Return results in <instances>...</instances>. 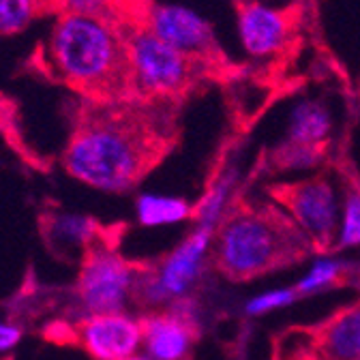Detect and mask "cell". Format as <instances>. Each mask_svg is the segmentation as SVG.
I'll list each match as a JSON object with an SVG mask.
<instances>
[{
    "mask_svg": "<svg viewBox=\"0 0 360 360\" xmlns=\"http://www.w3.org/2000/svg\"><path fill=\"white\" fill-rule=\"evenodd\" d=\"M172 138V129L131 112L88 116L73 131L63 165L69 176L88 187L122 193L165 157Z\"/></svg>",
    "mask_w": 360,
    "mask_h": 360,
    "instance_id": "6da1fadb",
    "label": "cell"
},
{
    "mask_svg": "<svg viewBox=\"0 0 360 360\" xmlns=\"http://www.w3.org/2000/svg\"><path fill=\"white\" fill-rule=\"evenodd\" d=\"M313 253L309 238L277 206L240 200L214 230L212 264L230 281H253L296 266Z\"/></svg>",
    "mask_w": 360,
    "mask_h": 360,
    "instance_id": "7a4b0ae2",
    "label": "cell"
},
{
    "mask_svg": "<svg viewBox=\"0 0 360 360\" xmlns=\"http://www.w3.org/2000/svg\"><path fill=\"white\" fill-rule=\"evenodd\" d=\"M43 52L52 75L88 95H118L129 86L127 41L114 22L63 13Z\"/></svg>",
    "mask_w": 360,
    "mask_h": 360,
    "instance_id": "3957f363",
    "label": "cell"
},
{
    "mask_svg": "<svg viewBox=\"0 0 360 360\" xmlns=\"http://www.w3.org/2000/svg\"><path fill=\"white\" fill-rule=\"evenodd\" d=\"M127 41V69L129 86L142 97L150 99H178L185 97L193 86H198L202 75L212 69L172 48L169 43L153 34L144 24H135Z\"/></svg>",
    "mask_w": 360,
    "mask_h": 360,
    "instance_id": "277c9868",
    "label": "cell"
},
{
    "mask_svg": "<svg viewBox=\"0 0 360 360\" xmlns=\"http://www.w3.org/2000/svg\"><path fill=\"white\" fill-rule=\"evenodd\" d=\"M266 193L309 238L313 253L337 251L341 212L333 180L326 174L270 185Z\"/></svg>",
    "mask_w": 360,
    "mask_h": 360,
    "instance_id": "5b68a950",
    "label": "cell"
},
{
    "mask_svg": "<svg viewBox=\"0 0 360 360\" xmlns=\"http://www.w3.org/2000/svg\"><path fill=\"white\" fill-rule=\"evenodd\" d=\"M214 238V230L195 225V230L180 243L163 262L144 266L135 281L133 300L146 309L172 304L187 298L204 268V255Z\"/></svg>",
    "mask_w": 360,
    "mask_h": 360,
    "instance_id": "8992f818",
    "label": "cell"
},
{
    "mask_svg": "<svg viewBox=\"0 0 360 360\" xmlns=\"http://www.w3.org/2000/svg\"><path fill=\"white\" fill-rule=\"evenodd\" d=\"M144 266L131 264L105 245H93L86 251L77 277V304L86 315L124 313L133 300L135 281Z\"/></svg>",
    "mask_w": 360,
    "mask_h": 360,
    "instance_id": "52a82bcc",
    "label": "cell"
},
{
    "mask_svg": "<svg viewBox=\"0 0 360 360\" xmlns=\"http://www.w3.org/2000/svg\"><path fill=\"white\" fill-rule=\"evenodd\" d=\"M279 347L281 360H360V300L318 324L290 330Z\"/></svg>",
    "mask_w": 360,
    "mask_h": 360,
    "instance_id": "ba28073f",
    "label": "cell"
},
{
    "mask_svg": "<svg viewBox=\"0 0 360 360\" xmlns=\"http://www.w3.org/2000/svg\"><path fill=\"white\" fill-rule=\"evenodd\" d=\"M144 26L161 41L210 69H225V56L219 50L212 26L195 11L180 5H148Z\"/></svg>",
    "mask_w": 360,
    "mask_h": 360,
    "instance_id": "9c48e42d",
    "label": "cell"
},
{
    "mask_svg": "<svg viewBox=\"0 0 360 360\" xmlns=\"http://www.w3.org/2000/svg\"><path fill=\"white\" fill-rule=\"evenodd\" d=\"M140 324L142 345L150 360H189L200 337L198 311L189 296L172 302L167 311L146 315Z\"/></svg>",
    "mask_w": 360,
    "mask_h": 360,
    "instance_id": "30bf717a",
    "label": "cell"
},
{
    "mask_svg": "<svg viewBox=\"0 0 360 360\" xmlns=\"http://www.w3.org/2000/svg\"><path fill=\"white\" fill-rule=\"evenodd\" d=\"M298 5L268 7L262 3H247L238 7V32L243 48L253 58H270L283 52L300 26Z\"/></svg>",
    "mask_w": 360,
    "mask_h": 360,
    "instance_id": "8fae6325",
    "label": "cell"
},
{
    "mask_svg": "<svg viewBox=\"0 0 360 360\" xmlns=\"http://www.w3.org/2000/svg\"><path fill=\"white\" fill-rule=\"evenodd\" d=\"M77 339L95 360H127L142 345V324L127 313L88 315L77 326Z\"/></svg>",
    "mask_w": 360,
    "mask_h": 360,
    "instance_id": "7c38bea8",
    "label": "cell"
},
{
    "mask_svg": "<svg viewBox=\"0 0 360 360\" xmlns=\"http://www.w3.org/2000/svg\"><path fill=\"white\" fill-rule=\"evenodd\" d=\"M48 238L52 247L60 251H88L95 245L97 238V223L86 217V214H75V212H54L50 214L48 223Z\"/></svg>",
    "mask_w": 360,
    "mask_h": 360,
    "instance_id": "4fadbf2b",
    "label": "cell"
},
{
    "mask_svg": "<svg viewBox=\"0 0 360 360\" xmlns=\"http://www.w3.org/2000/svg\"><path fill=\"white\" fill-rule=\"evenodd\" d=\"M330 129L333 118L328 108L318 101H304L292 112L285 140L296 144H328Z\"/></svg>",
    "mask_w": 360,
    "mask_h": 360,
    "instance_id": "5bb4252c",
    "label": "cell"
},
{
    "mask_svg": "<svg viewBox=\"0 0 360 360\" xmlns=\"http://www.w3.org/2000/svg\"><path fill=\"white\" fill-rule=\"evenodd\" d=\"M138 221L146 228H159V225H172L193 217V208L189 202L180 198H165L144 193L138 198Z\"/></svg>",
    "mask_w": 360,
    "mask_h": 360,
    "instance_id": "9a60e30c",
    "label": "cell"
},
{
    "mask_svg": "<svg viewBox=\"0 0 360 360\" xmlns=\"http://www.w3.org/2000/svg\"><path fill=\"white\" fill-rule=\"evenodd\" d=\"M234 183H236V169H228L219 176V180L208 189L204 200L193 208V217H195L198 225L217 230V225L221 223L225 210L230 208L228 200L232 195Z\"/></svg>",
    "mask_w": 360,
    "mask_h": 360,
    "instance_id": "2e32d148",
    "label": "cell"
},
{
    "mask_svg": "<svg viewBox=\"0 0 360 360\" xmlns=\"http://www.w3.org/2000/svg\"><path fill=\"white\" fill-rule=\"evenodd\" d=\"M328 155V144H296L285 140L270 155V163L275 169H309L320 165Z\"/></svg>",
    "mask_w": 360,
    "mask_h": 360,
    "instance_id": "e0dca14e",
    "label": "cell"
},
{
    "mask_svg": "<svg viewBox=\"0 0 360 360\" xmlns=\"http://www.w3.org/2000/svg\"><path fill=\"white\" fill-rule=\"evenodd\" d=\"M360 247V180L349 176L343 189V214L337 240L339 249Z\"/></svg>",
    "mask_w": 360,
    "mask_h": 360,
    "instance_id": "ac0fdd59",
    "label": "cell"
},
{
    "mask_svg": "<svg viewBox=\"0 0 360 360\" xmlns=\"http://www.w3.org/2000/svg\"><path fill=\"white\" fill-rule=\"evenodd\" d=\"M48 7V0H0V37L22 32Z\"/></svg>",
    "mask_w": 360,
    "mask_h": 360,
    "instance_id": "d6986e66",
    "label": "cell"
},
{
    "mask_svg": "<svg viewBox=\"0 0 360 360\" xmlns=\"http://www.w3.org/2000/svg\"><path fill=\"white\" fill-rule=\"evenodd\" d=\"M48 5L58 15H86L99 18L120 26V15L124 11L122 0H48Z\"/></svg>",
    "mask_w": 360,
    "mask_h": 360,
    "instance_id": "ffe728a7",
    "label": "cell"
},
{
    "mask_svg": "<svg viewBox=\"0 0 360 360\" xmlns=\"http://www.w3.org/2000/svg\"><path fill=\"white\" fill-rule=\"evenodd\" d=\"M343 279H345V266L341 262L322 259L311 268V273L304 279H300L294 285V290L298 296H302V294H311V292H318L324 288H333V285L341 283Z\"/></svg>",
    "mask_w": 360,
    "mask_h": 360,
    "instance_id": "44dd1931",
    "label": "cell"
},
{
    "mask_svg": "<svg viewBox=\"0 0 360 360\" xmlns=\"http://www.w3.org/2000/svg\"><path fill=\"white\" fill-rule=\"evenodd\" d=\"M296 298H298V294H296L294 288L277 290V292H268V294H262V296L253 298V300L247 304V313L259 315V313H266V311H273V309L285 307V304L294 302Z\"/></svg>",
    "mask_w": 360,
    "mask_h": 360,
    "instance_id": "7402d4cb",
    "label": "cell"
},
{
    "mask_svg": "<svg viewBox=\"0 0 360 360\" xmlns=\"http://www.w3.org/2000/svg\"><path fill=\"white\" fill-rule=\"evenodd\" d=\"M22 339V328L9 322H0V356L11 352Z\"/></svg>",
    "mask_w": 360,
    "mask_h": 360,
    "instance_id": "603a6c76",
    "label": "cell"
},
{
    "mask_svg": "<svg viewBox=\"0 0 360 360\" xmlns=\"http://www.w3.org/2000/svg\"><path fill=\"white\" fill-rule=\"evenodd\" d=\"M127 360H150V356H146V354H133Z\"/></svg>",
    "mask_w": 360,
    "mask_h": 360,
    "instance_id": "cb8c5ba5",
    "label": "cell"
},
{
    "mask_svg": "<svg viewBox=\"0 0 360 360\" xmlns=\"http://www.w3.org/2000/svg\"><path fill=\"white\" fill-rule=\"evenodd\" d=\"M240 5H247V3H257V0H238Z\"/></svg>",
    "mask_w": 360,
    "mask_h": 360,
    "instance_id": "d4e9b609",
    "label": "cell"
}]
</instances>
